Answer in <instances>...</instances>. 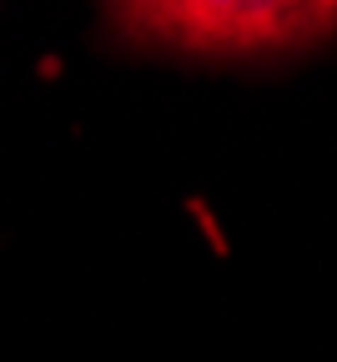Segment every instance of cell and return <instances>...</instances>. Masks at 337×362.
Returning a JSON list of instances; mask_svg holds the SVG:
<instances>
[{
    "mask_svg": "<svg viewBox=\"0 0 337 362\" xmlns=\"http://www.w3.org/2000/svg\"><path fill=\"white\" fill-rule=\"evenodd\" d=\"M121 25L181 56H287L337 30V6H126Z\"/></svg>",
    "mask_w": 337,
    "mask_h": 362,
    "instance_id": "6da1fadb",
    "label": "cell"
}]
</instances>
